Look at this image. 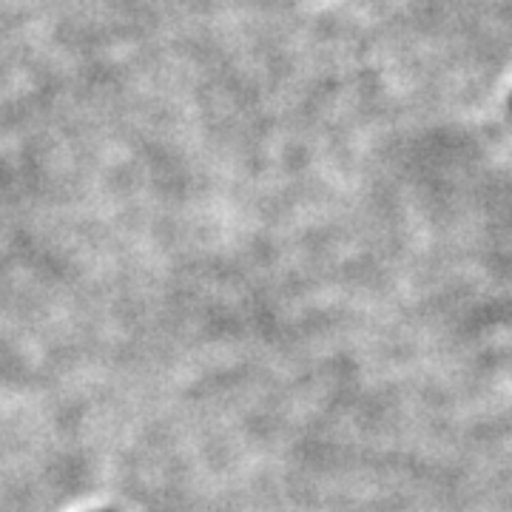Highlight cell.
I'll use <instances>...</instances> for the list:
<instances>
[{
  "mask_svg": "<svg viewBox=\"0 0 512 512\" xmlns=\"http://www.w3.org/2000/svg\"><path fill=\"white\" fill-rule=\"evenodd\" d=\"M510 109H512V97H510Z\"/></svg>",
  "mask_w": 512,
  "mask_h": 512,
  "instance_id": "1",
  "label": "cell"
}]
</instances>
